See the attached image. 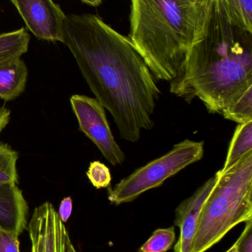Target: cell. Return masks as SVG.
<instances>
[{"label": "cell", "mask_w": 252, "mask_h": 252, "mask_svg": "<svg viewBox=\"0 0 252 252\" xmlns=\"http://www.w3.org/2000/svg\"><path fill=\"white\" fill-rule=\"evenodd\" d=\"M238 252V247H237L236 244H234L227 252Z\"/></svg>", "instance_id": "d4e9b609"}, {"label": "cell", "mask_w": 252, "mask_h": 252, "mask_svg": "<svg viewBox=\"0 0 252 252\" xmlns=\"http://www.w3.org/2000/svg\"><path fill=\"white\" fill-rule=\"evenodd\" d=\"M174 252H178L177 251H176V250H174Z\"/></svg>", "instance_id": "484cf974"}, {"label": "cell", "mask_w": 252, "mask_h": 252, "mask_svg": "<svg viewBox=\"0 0 252 252\" xmlns=\"http://www.w3.org/2000/svg\"><path fill=\"white\" fill-rule=\"evenodd\" d=\"M220 176L219 170L198 188L192 196L180 203L176 209L175 224L180 229V237L175 246L174 250L176 251L190 252L191 244L195 235L200 212L216 187Z\"/></svg>", "instance_id": "9c48e42d"}, {"label": "cell", "mask_w": 252, "mask_h": 252, "mask_svg": "<svg viewBox=\"0 0 252 252\" xmlns=\"http://www.w3.org/2000/svg\"><path fill=\"white\" fill-rule=\"evenodd\" d=\"M81 1L88 5L93 6V7H96V6L100 5L102 4V0H81Z\"/></svg>", "instance_id": "603a6c76"}, {"label": "cell", "mask_w": 252, "mask_h": 252, "mask_svg": "<svg viewBox=\"0 0 252 252\" xmlns=\"http://www.w3.org/2000/svg\"><path fill=\"white\" fill-rule=\"evenodd\" d=\"M28 71L23 60L16 59L0 66V98L15 100L25 91Z\"/></svg>", "instance_id": "8fae6325"}, {"label": "cell", "mask_w": 252, "mask_h": 252, "mask_svg": "<svg viewBox=\"0 0 252 252\" xmlns=\"http://www.w3.org/2000/svg\"><path fill=\"white\" fill-rule=\"evenodd\" d=\"M27 28L38 39L62 41L65 16L53 0H10Z\"/></svg>", "instance_id": "52a82bcc"}, {"label": "cell", "mask_w": 252, "mask_h": 252, "mask_svg": "<svg viewBox=\"0 0 252 252\" xmlns=\"http://www.w3.org/2000/svg\"><path fill=\"white\" fill-rule=\"evenodd\" d=\"M72 211V200L71 197H66L61 201L59 205V218L62 223H66L68 219L71 217Z\"/></svg>", "instance_id": "44dd1931"}, {"label": "cell", "mask_w": 252, "mask_h": 252, "mask_svg": "<svg viewBox=\"0 0 252 252\" xmlns=\"http://www.w3.org/2000/svg\"><path fill=\"white\" fill-rule=\"evenodd\" d=\"M235 244L238 252H252V220L246 222L245 228Z\"/></svg>", "instance_id": "ffe728a7"}, {"label": "cell", "mask_w": 252, "mask_h": 252, "mask_svg": "<svg viewBox=\"0 0 252 252\" xmlns=\"http://www.w3.org/2000/svg\"><path fill=\"white\" fill-rule=\"evenodd\" d=\"M87 176L93 186L96 189L108 188L112 181L109 169L99 161H92L90 163Z\"/></svg>", "instance_id": "ac0fdd59"}, {"label": "cell", "mask_w": 252, "mask_h": 252, "mask_svg": "<svg viewBox=\"0 0 252 252\" xmlns=\"http://www.w3.org/2000/svg\"><path fill=\"white\" fill-rule=\"evenodd\" d=\"M30 36L25 28L0 34V66L20 59L27 53Z\"/></svg>", "instance_id": "4fadbf2b"}, {"label": "cell", "mask_w": 252, "mask_h": 252, "mask_svg": "<svg viewBox=\"0 0 252 252\" xmlns=\"http://www.w3.org/2000/svg\"><path fill=\"white\" fill-rule=\"evenodd\" d=\"M71 104L79 130L97 146L112 165L122 164L125 155L115 140L102 103L96 98L74 94L71 97Z\"/></svg>", "instance_id": "8992f818"}, {"label": "cell", "mask_w": 252, "mask_h": 252, "mask_svg": "<svg viewBox=\"0 0 252 252\" xmlns=\"http://www.w3.org/2000/svg\"><path fill=\"white\" fill-rule=\"evenodd\" d=\"M18 158L19 154L16 151L0 142V185H17Z\"/></svg>", "instance_id": "2e32d148"}, {"label": "cell", "mask_w": 252, "mask_h": 252, "mask_svg": "<svg viewBox=\"0 0 252 252\" xmlns=\"http://www.w3.org/2000/svg\"><path fill=\"white\" fill-rule=\"evenodd\" d=\"M226 19L234 26L252 32V0H217Z\"/></svg>", "instance_id": "5bb4252c"}, {"label": "cell", "mask_w": 252, "mask_h": 252, "mask_svg": "<svg viewBox=\"0 0 252 252\" xmlns=\"http://www.w3.org/2000/svg\"><path fill=\"white\" fill-rule=\"evenodd\" d=\"M225 119L238 124L252 121V85L241 92L235 97L223 112Z\"/></svg>", "instance_id": "9a60e30c"}, {"label": "cell", "mask_w": 252, "mask_h": 252, "mask_svg": "<svg viewBox=\"0 0 252 252\" xmlns=\"http://www.w3.org/2000/svg\"><path fill=\"white\" fill-rule=\"evenodd\" d=\"M252 220V152L220 178L204 202L190 252H205L232 228Z\"/></svg>", "instance_id": "277c9868"}, {"label": "cell", "mask_w": 252, "mask_h": 252, "mask_svg": "<svg viewBox=\"0 0 252 252\" xmlns=\"http://www.w3.org/2000/svg\"><path fill=\"white\" fill-rule=\"evenodd\" d=\"M66 252H77L75 249L74 248L72 242H71V238L68 240V244H67Z\"/></svg>", "instance_id": "cb8c5ba5"}, {"label": "cell", "mask_w": 252, "mask_h": 252, "mask_svg": "<svg viewBox=\"0 0 252 252\" xmlns=\"http://www.w3.org/2000/svg\"><path fill=\"white\" fill-rule=\"evenodd\" d=\"M10 112L4 107H0V133L8 125Z\"/></svg>", "instance_id": "7402d4cb"}, {"label": "cell", "mask_w": 252, "mask_h": 252, "mask_svg": "<svg viewBox=\"0 0 252 252\" xmlns=\"http://www.w3.org/2000/svg\"><path fill=\"white\" fill-rule=\"evenodd\" d=\"M31 252H66L69 234L51 203L34 210L28 226Z\"/></svg>", "instance_id": "ba28073f"}, {"label": "cell", "mask_w": 252, "mask_h": 252, "mask_svg": "<svg viewBox=\"0 0 252 252\" xmlns=\"http://www.w3.org/2000/svg\"><path fill=\"white\" fill-rule=\"evenodd\" d=\"M204 154V141L185 139L175 145L167 154L135 170L113 188H109L108 199L115 205L131 202L144 192L161 186L169 178L199 161Z\"/></svg>", "instance_id": "5b68a950"}, {"label": "cell", "mask_w": 252, "mask_h": 252, "mask_svg": "<svg viewBox=\"0 0 252 252\" xmlns=\"http://www.w3.org/2000/svg\"><path fill=\"white\" fill-rule=\"evenodd\" d=\"M130 39L154 78L173 81L202 38L213 0H130Z\"/></svg>", "instance_id": "3957f363"}, {"label": "cell", "mask_w": 252, "mask_h": 252, "mask_svg": "<svg viewBox=\"0 0 252 252\" xmlns=\"http://www.w3.org/2000/svg\"><path fill=\"white\" fill-rule=\"evenodd\" d=\"M176 241L174 226L155 230L144 243L139 252H166L171 249Z\"/></svg>", "instance_id": "e0dca14e"}, {"label": "cell", "mask_w": 252, "mask_h": 252, "mask_svg": "<svg viewBox=\"0 0 252 252\" xmlns=\"http://www.w3.org/2000/svg\"><path fill=\"white\" fill-rule=\"evenodd\" d=\"M72 53L96 98L112 115L121 138L140 139L152 120L161 91L130 38L97 15H66L62 41Z\"/></svg>", "instance_id": "6da1fadb"}, {"label": "cell", "mask_w": 252, "mask_h": 252, "mask_svg": "<svg viewBox=\"0 0 252 252\" xmlns=\"http://www.w3.org/2000/svg\"><path fill=\"white\" fill-rule=\"evenodd\" d=\"M252 85V32L234 26L213 0L208 27L192 47L170 93L191 103L198 98L210 113L220 114Z\"/></svg>", "instance_id": "7a4b0ae2"}, {"label": "cell", "mask_w": 252, "mask_h": 252, "mask_svg": "<svg viewBox=\"0 0 252 252\" xmlns=\"http://www.w3.org/2000/svg\"><path fill=\"white\" fill-rule=\"evenodd\" d=\"M28 206L17 185H0V229L20 235L26 227Z\"/></svg>", "instance_id": "30bf717a"}, {"label": "cell", "mask_w": 252, "mask_h": 252, "mask_svg": "<svg viewBox=\"0 0 252 252\" xmlns=\"http://www.w3.org/2000/svg\"><path fill=\"white\" fill-rule=\"evenodd\" d=\"M252 152V121L238 124L234 132L220 173H224L235 167L242 158Z\"/></svg>", "instance_id": "7c38bea8"}, {"label": "cell", "mask_w": 252, "mask_h": 252, "mask_svg": "<svg viewBox=\"0 0 252 252\" xmlns=\"http://www.w3.org/2000/svg\"><path fill=\"white\" fill-rule=\"evenodd\" d=\"M19 236L15 232L0 229V252H20Z\"/></svg>", "instance_id": "d6986e66"}]
</instances>
